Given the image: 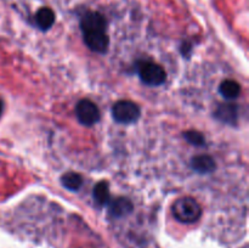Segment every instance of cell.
<instances>
[{
	"label": "cell",
	"mask_w": 249,
	"mask_h": 248,
	"mask_svg": "<svg viewBox=\"0 0 249 248\" xmlns=\"http://www.w3.org/2000/svg\"><path fill=\"white\" fill-rule=\"evenodd\" d=\"M184 138L185 140L187 141L189 143L194 146H206V138L203 136V134L199 133L197 130H187L184 133Z\"/></svg>",
	"instance_id": "obj_13"
},
{
	"label": "cell",
	"mask_w": 249,
	"mask_h": 248,
	"mask_svg": "<svg viewBox=\"0 0 249 248\" xmlns=\"http://www.w3.org/2000/svg\"><path fill=\"white\" fill-rule=\"evenodd\" d=\"M80 28L83 39L88 48L96 53H106L109 46L107 35V22L104 15L96 11H89L82 17Z\"/></svg>",
	"instance_id": "obj_1"
},
{
	"label": "cell",
	"mask_w": 249,
	"mask_h": 248,
	"mask_svg": "<svg viewBox=\"0 0 249 248\" xmlns=\"http://www.w3.org/2000/svg\"><path fill=\"white\" fill-rule=\"evenodd\" d=\"M191 167L199 174H208L216 169V163L209 155H199L192 158Z\"/></svg>",
	"instance_id": "obj_8"
},
{
	"label": "cell",
	"mask_w": 249,
	"mask_h": 248,
	"mask_svg": "<svg viewBox=\"0 0 249 248\" xmlns=\"http://www.w3.org/2000/svg\"><path fill=\"white\" fill-rule=\"evenodd\" d=\"M55 22V14L49 7H43L36 14V23L41 31H48Z\"/></svg>",
	"instance_id": "obj_11"
},
{
	"label": "cell",
	"mask_w": 249,
	"mask_h": 248,
	"mask_svg": "<svg viewBox=\"0 0 249 248\" xmlns=\"http://www.w3.org/2000/svg\"><path fill=\"white\" fill-rule=\"evenodd\" d=\"M141 116V108L138 104L129 100L117 101L112 107V117L122 124L135 123Z\"/></svg>",
	"instance_id": "obj_4"
},
{
	"label": "cell",
	"mask_w": 249,
	"mask_h": 248,
	"mask_svg": "<svg viewBox=\"0 0 249 248\" xmlns=\"http://www.w3.org/2000/svg\"><path fill=\"white\" fill-rule=\"evenodd\" d=\"M172 213L178 221L182 224H194L199 220L202 215V208L194 197H181L178 198L172 206Z\"/></svg>",
	"instance_id": "obj_2"
},
{
	"label": "cell",
	"mask_w": 249,
	"mask_h": 248,
	"mask_svg": "<svg viewBox=\"0 0 249 248\" xmlns=\"http://www.w3.org/2000/svg\"><path fill=\"white\" fill-rule=\"evenodd\" d=\"M219 92L225 97L226 100H235L241 94V85L233 79H225L220 83Z\"/></svg>",
	"instance_id": "obj_9"
},
{
	"label": "cell",
	"mask_w": 249,
	"mask_h": 248,
	"mask_svg": "<svg viewBox=\"0 0 249 248\" xmlns=\"http://www.w3.org/2000/svg\"><path fill=\"white\" fill-rule=\"evenodd\" d=\"M61 182L70 191H78L83 185L82 175L75 172H68L61 177Z\"/></svg>",
	"instance_id": "obj_12"
},
{
	"label": "cell",
	"mask_w": 249,
	"mask_h": 248,
	"mask_svg": "<svg viewBox=\"0 0 249 248\" xmlns=\"http://www.w3.org/2000/svg\"><path fill=\"white\" fill-rule=\"evenodd\" d=\"M136 71L146 85H151V87H160V85L164 84L167 80V73L165 70L158 63L153 62L150 60H142L139 61L136 65Z\"/></svg>",
	"instance_id": "obj_3"
},
{
	"label": "cell",
	"mask_w": 249,
	"mask_h": 248,
	"mask_svg": "<svg viewBox=\"0 0 249 248\" xmlns=\"http://www.w3.org/2000/svg\"><path fill=\"white\" fill-rule=\"evenodd\" d=\"M75 116L85 126H91L100 121V109L96 104L89 99H83L75 106Z\"/></svg>",
	"instance_id": "obj_5"
},
{
	"label": "cell",
	"mask_w": 249,
	"mask_h": 248,
	"mask_svg": "<svg viewBox=\"0 0 249 248\" xmlns=\"http://www.w3.org/2000/svg\"><path fill=\"white\" fill-rule=\"evenodd\" d=\"M92 197L99 206L104 207L108 204V202L111 201V194H109V187L107 181H100L95 185Z\"/></svg>",
	"instance_id": "obj_10"
},
{
	"label": "cell",
	"mask_w": 249,
	"mask_h": 248,
	"mask_svg": "<svg viewBox=\"0 0 249 248\" xmlns=\"http://www.w3.org/2000/svg\"><path fill=\"white\" fill-rule=\"evenodd\" d=\"M2 108H4V104H2V101H1V100H0V114H1Z\"/></svg>",
	"instance_id": "obj_14"
},
{
	"label": "cell",
	"mask_w": 249,
	"mask_h": 248,
	"mask_svg": "<svg viewBox=\"0 0 249 248\" xmlns=\"http://www.w3.org/2000/svg\"><path fill=\"white\" fill-rule=\"evenodd\" d=\"M214 116L226 124H236L238 121V106L235 104H221L216 107Z\"/></svg>",
	"instance_id": "obj_7"
},
{
	"label": "cell",
	"mask_w": 249,
	"mask_h": 248,
	"mask_svg": "<svg viewBox=\"0 0 249 248\" xmlns=\"http://www.w3.org/2000/svg\"><path fill=\"white\" fill-rule=\"evenodd\" d=\"M108 212L113 218H123V216L129 215L133 212L134 206L131 201L126 197H117V198H111L108 202Z\"/></svg>",
	"instance_id": "obj_6"
}]
</instances>
